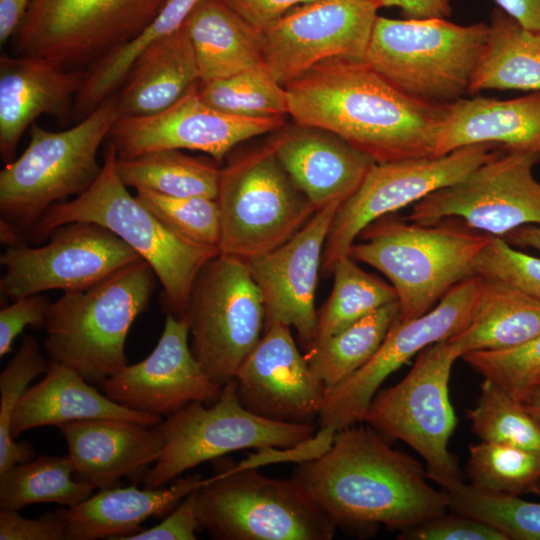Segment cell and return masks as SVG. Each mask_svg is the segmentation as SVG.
Listing matches in <instances>:
<instances>
[{"label":"cell","instance_id":"6da1fadb","mask_svg":"<svg viewBox=\"0 0 540 540\" xmlns=\"http://www.w3.org/2000/svg\"><path fill=\"white\" fill-rule=\"evenodd\" d=\"M284 87L295 124L331 132L376 163L434 156L448 103L406 94L365 60L330 58Z\"/></svg>","mask_w":540,"mask_h":540},{"label":"cell","instance_id":"7a4b0ae2","mask_svg":"<svg viewBox=\"0 0 540 540\" xmlns=\"http://www.w3.org/2000/svg\"><path fill=\"white\" fill-rule=\"evenodd\" d=\"M293 479L337 525L404 531L447 512L449 500L414 458L393 449L371 426L336 432L320 458L298 464Z\"/></svg>","mask_w":540,"mask_h":540},{"label":"cell","instance_id":"3957f363","mask_svg":"<svg viewBox=\"0 0 540 540\" xmlns=\"http://www.w3.org/2000/svg\"><path fill=\"white\" fill-rule=\"evenodd\" d=\"M116 159L115 150L108 145L95 182L74 199L48 208L23 240L41 243L57 227L71 222L101 225L151 266L163 288L165 312L183 318L199 271L220 250L190 241L163 224L128 192L117 173Z\"/></svg>","mask_w":540,"mask_h":540},{"label":"cell","instance_id":"277c9868","mask_svg":"<svg viewBox=\"0 0 540 540\" xmlns=\"http://www.w3.org/2000/svg\"><path fill=\"white\" fill-rule=\"evenodd\" d=\"M119 118L116 95L62 131L31 126L23 153L0 171V238L6 246L24 236L52 205L79 196L98 178L101 144Z\"/></svg>","mask_w":540,"mask_h":540},{"label":"cell","instance_id":"5b68a950","mask_svg":"<svg viewBox=\"0 0 540 540\" xmlns=\"http://www.w3.org/2000/svg\"><path fill=\"white\" fill-rule=\"evenodd\" d=\"M490 234L439 221L412 222L384 215L359 234L348 255L388 278L399 304V321L431 310L456 284L473 276L474 262Z\"/></svg>","mask_w":540,"mask_h":540},{"label":"cell","instance_id":"8992f818","mask_svg":"<svg viewBox=\"0 0 540 540\" xmlns=\"http://www.w3.org/2000/svg\"><path fill=\"white\" fill-rule=\"evenodd\" d=\"M155 276L141 258L51 302L43 342L48 359L73 368L92 384L102 385L119 372L128 365L126 338L149 305Z\"/></svg>","mask_w":540,"mask_h":540},{"label":"cell","instance_id":"52a82bcc","mask_svg":"<svg viewBox=\"0 0 540 540\" xmlns=\"http://www.w3.org/2000/svg\"><path fill=\"white\" fill-rule=\"evenodd\" d=\"M218 471L197 491L200 527L218 540H331L335 521L292 478L237 469L214 459Z\"/></svg>","mask_w":540,"mask_h":540},{"label":"cell","instance_id":"ba28073f","mask_svg":"<svg viewBox=\"0 0 540 540\" xmlns=\"http://www.w3.org/2000/svg\"><path fill=\"white\" fill-rule=\"evenodd\" d=\"M487 36L484 22L377 16L365 61L410 96L451 103L469 92Z\"/></svg>","mask_w":540,"mask_h":540},{"label":"cell","instance_id":"9c48e42d","mask_svg":"<svg viewBox=\"0 0 540 540\" xmlns=\"http://www.w3.org/2000/svg\"><path fill=\"white\" fill-rule=\"evenodd\" d=\"M216 199L220 253L246 261L281 246L316 212L269 142L227 160L220 169Z\"/></svg>","mask_w":540,"mask_h":540},{"label":"cell","instance_id":"30bf717a","mask_svg":"<svg viewBox=\"0 0 540 540\" xmlns=\"http://www.w3.org/2000/svg\"><path fill=\"white\" fill-rule=\"evenodd\" d=\"M460 357L447 339L426 347L400 382L375 394L362 420L415 450L427 465L429 479L446 491L462 483L448 450L457 424L448 386L452 366Z\"/></svg>","mask_w":540,"mask_h":540},{"label":"cell","instance_id":"8fae6325","mask_svg":"<svg viewBox=\"0 0 540 540\" xmlns=\"http://www.w3.org/2000/svg\"><path fill=\"white\" fill-rule=\"evenodd\" d=\"M168 0H31L11 38L16 55L86 70L135 39Z\"/></svg>","mask_w":540,"mask_h":540},{"label":"cell","instance_id":"7c38bea8","mask_svg":"<svg viewBox=\"0 0 540 540\" xmlns=\"http://www.w3.org/2000/svg\"><path fill=\"white\" fill-rule=\"evenodd\" d=\"M192 402L154 426L163 449L142 479L146 487H163L205 461L243 450L294 445L312 436L313 423H288L260 417L240 402L234 379L216 402Z\"/></svg>","mask_w":540,"mask_h":540},{"label":"cell","instance_id":"4fadbf2b","mask_svg":"<svg viewBox=\"0 0 540 540\" xmlns=\"http://www.w3.org/2000/svg\"><path fill=\"white\" fill-rule=\"evenodd\" d=\"M185 317L193 355L223 386L264 332V301L248 262L222 253L210 259L193 283Z\"/></svg>","mask_w":540,"mask_h":540},{"label":"cell","instance_id":"5bb4252c","mask_svg":"<svg viewBox=\"0 0 540 540\" xmlns=\"http://www.w3.org/2000/svg\"><path fill=\"white\" fill-rule=\"evenodd\" d=\"M503 151L496 144L481 143L442 156L375 163L355 193L334 214L323 249L322 274H332L334 265L348 255L370 223L461 181Z\"/></svg>","mask_w":540,"mask_h":540},{"label":"cell","instance_id":"9a60e30c","mask_svg":"<svg viewBox=\"0 0 540 540\" xmlns=\"http://www.w3.org/2000/svg\"><path fill=\"white\" fill-rule=\"evenodd\" d=\"M535 153L503 151L461 181L442 187L412 205L407 220L423 224L459 217L464 224L504 237L528 224L540 225V183Z\"/></svg>","mask_w":540,"mask_h":540},{"label":"cell","instance_id":"2e32d148","mask_svg":"<svg viewBox=\"0 0 540 540\" xmlns=\"http://www.w3.org/2000/svg\"><path fill=\"white\" fill-rule=\"evenodd\" d=\"M141 257L107 228L92 222L57 227L43 246H6L0 290L12 301L48 290L87 289Z\"/></svg>","mask_w":540,"mask_h":540},{"label":"cell","instance_id":"e0dca14e","mask_svg":"<svg viewBox=\"0 0 540 540\" xmlns=\"http://www.w3.org/2000/svg\"><path fill=\"white\" fill-rule=\"evenodd\" d=\"M481 277L470 276L453 286L425 314L407 321L397 318L374 356L340 384L326 388L319 425L336 431L362 422L380 385L426 347L450 338L473 313Z\"/></svg>","mask_w":540,"mask_h":540},{"label":"cell","instance_id":"ac0fdd59","mask_svg":"<svg viewBox=\"0 0 540 540\" xmlns=\"http://www.w3.org/2000/svg\"><path fill=\"white\" fill-rule=\"evenodd\" d=\"M377 0H314L292 8L264 31L263 63L285 85L330 58L365 60Z\"/></svg>","mask_w":540,"mask_h":540},{"label":"cell","instance_id":"d6986e66","mask_svg":"<svg viewBox=\"0 0 540 540\" xmlns=\"http://www.w3.org/2000/svg\"><path fill=\"white\" fill-rule=\"evenodd\" d=\"M198 88L161 112L119 117L108 135V145L119 158L187 149L221 163L239 143L284 127L285 117L249 118L217 110L202 101Z\"/></svg>","mask_w":540,"mask_h":540},{"label":"cell","instance_id":"ffe728a7","mask_svg":"<svg viewBox=\"0 0 540 540\" xmlns=\"http://www.w3.org/2000/svg\"><path fill=\"white\" fill-rule=\"evenodd\" d=\"M186 317L167 315L160 339L142 361L126 365L102 384L114 402L138 412L170 415L192 402L213 404L222 385L203 370L188 343Z\"/></svg>","mask_w":540,"mask_h":540},{"label":"cell","instance_id":"44dd1931","mask_svg":"<svg viewBox=\"0 0 540 540\" xmlns=\"http://www.w3.org/2000/svg\"><path fill=\"white\" fill-rule=\"evenodd\" d=\"M338 207L330 205L317 210L281 246L247 260L264 301V331L276 324L293 327L306 351L316 338L318 273L326 237Z\"/></svg>","mask_w":540,"mask_h":540},{"label":"cell","instance_id":"7402d4cb","mask_svg":"<svg viewBox=\"0 0 540 540\" xmlns=\"http://www.w3.org/2000/svg\"><path fill=\"white\" fill-rule=\"evenodd\" d=\"M290 328L276 324L264 331L233 378L236 392L241 404L260 417L313 423L326 387L300 353Z\"/></svg>","mask_w":540,"mask_h":540},{"label":"cell","instance_id":"603a6c76","mask_svg":"<svg viewBox=\"0 0 540 540\" xmlns=\"http://www.w3.org/2000/svg\"><path fill=\"white\" fill-rule=\"evenodd\" d=\"M288 175L316 211L341 205L376 163L339 136L296 124L269 141Z\"/></svg>","mask_w":540,"mask_h":540},{"label":"cell","instance_id":"cb8c5ba5","mask_svg":"<svg viewBox=\"0 0 540 540\" xmlns=\"http://www.w3.org/2000/svg\"><path fill=\"white\" fill-rule=\"evenodd\" d=\"M84 70H68L44 60L0 56V154L5 164L16 158L18 143L36 118L59 120L72 116L75 97L83 84Z\"/></svg>","mask_w":540,"mask_h":540},{"label":"cell","instance_id":"d4e9b609","mask_svg":"<svg viewBox=\"0 0 540 540\" xmlns=\"http://www.w3.org/2000/svg\"><path fill=\"white\" fill-rule=\"evenodd\" d=\"M74 474L94 489L115 486L121 478L144 475L160 457L155 427L120 419L72 421L58 426Z\"/></svg>","mask_w":540,"mask_h":540},{"label":"cell","instance_id":"484cf974","mask_svg":"<svg viewBox=\"0 0 540 540\" xmlns=\"http://www.w3.org/2000/svg\"><path fill=\"white\" fill-rule=\"evenodd\" d=\"M481 143L540 155V92L508 100L462 97L448 103L434 156Z\"/></svg>","mask_w":540,"mask_h":540},{"label":"cell","instance_id":"4316f807","mask_svg":"<svg viewBox=\"0 0 540 540\" xmlns=\"http://www.w3.org/2000/svg\"><path fill=\"white\" fill-rule=\"evenodd\" d=\"M90 419H120L154 427L162 416L124 407L100 393L73 368L51 362L45 376L29 386L20 399L10 432L15 439L33 428Z\"/></svg>","mask_w":540,"mask_h":540},{"label":"cell","instance_id":"83f0119b","mask_svg":"<svg viewBox=\"0 0 540 540\" xmlns=\"http://www.w3.org/2000/svg\"><path fill=\"white\" fill-rule=\"evenodd\" d=\"M206 482L199 474L176 480L170 487H110L61 509L66 540H119L138 532L148 518L168 514L182 499Z\"/></svg>","mask_w":540,"mask_h":540},{"label":"cell","instance_id":"f1b7e54d","mask_svg":"<svg viewBox=\"0 0 540 540\" xmlns=\"http://www.w3.org/2000/svg\"><path fill=\"white\" fill-rule=\"evenodd\" d=\"M199 85L194 52L181 27L153 41L137 56L115 93L119 117L161 112Z\"/></svg>","mask_w":540,"mask_h":540},{"label":"cell","instance_id":"f546056e","mask_svg":"<svg viewBox=\"0 0 540 540\" xmlns=\"http://www.w3.org/2000/svg\"><path fill=\"white\" fill-rule=\"evenodd\" d=\"M181 27L191 43L200 84L263 63L264 32L222 0H200Z\"/></svg>","mask_w":540,"mask_h":540},{"label":"cell","instance_id":"4dcf8cb0","mask_svg":"<svg viewBox=\"0 0 540 540\" xmlns=\"http://www.w3.org/2000/svg\"><path fill=\"white\" fill-rule=\"evenodd\" d=\"M540 334V301L498 280L481 277L470 320L447 340L460 356L519 346Z\"/></svg>","mask_w":540,"mask_h":540},{"label":"cell","instance_id":"1f68e13d","mask_svg":"<svg viewBox=\"0 0 540 540\" xmlns=\"http://www.w3.org/2000/svg\"><path fill=\"white\" fill-rule=\"evenodd\" d=\"M486 89L540 92V31H532L498 7L469 92Z\"/></svg>","mask_w":540,"mask_h":540},{"label":"cell","instance_id":"d6a6232c","mask_svg":"<svg viewBox=\"0 0 540 540\" xmlns=\"http://www.w3.org/2000/svg\"><path fill=\"white\" fill-rule=\"evenodd\" d=\"M213 158L165 149L116 159V170L127 187L147 189L173 197L218 195L220 169Z\"/></svg>","mask_w":540,"mask_h":540},{"label":"cell","instance_id":"836d02e7","mask_svg":"<svg viewBox=\"0 0 540 540\" xmlns=\"http://www.w3.org/2000/svg\"><path fill=\"white\" fill-rule=\"evenodd\" d=\"M398 313V301L388 303L314 344L305 354L310 369L326 388L345 381L378 351Z\"/></svg>","mask_w":540,"mask_h":540},{"label":"cell","instance_id":"e575fe53","mask_svg":"<svg viewBox=\"0 0 540 540\" xmlns=\"http://www.w3.org/2000/svg\"><path fill=\"white\" fill-rule=\"evenodd\" d=\"M68 455H43L0 473V509L17 510L37 503L71 507L88 498L94 488L73 479Z\"/></svg>","mask_w":540,"mask_h":540},{"label":"cell","instance_id":"d590c367","mask_svg":"<svg viewBox=\"0 0 540 540\" xmlns=\"http://www.w3.org/2000/svg\"><path fill=\"white\" fill-rule=\"evenodd\" d=\"M332 275L334 281L331 294L317 312L314 344L333 336L380 307L398 301L391 284L365 272L349 255L337 261Z\"/></svg>","mask_w":540,"mask_h":540},{"label":"cell","instance_id":"8d00e7d4","mask_svg":"<svg viewBox=\"0 0 540 540\" xmlns=\"http://www.w3.org/2000/svg\"><path fill=\"white\" fill-rule=\"evenodd\" d=\"M198 94L207 105L232 115L249 118L288 115L285 87L264 63L200 84Z\"/></svg>","mask_w":540,"mask_h":540},{"label":"cell","instance_id":"74e56055","mask_svg":"<svg viewBox=\"0 0 540 540\" xmlns=\"http://www.w3.org/2000/svg\"><path fill=\"white\" fill-rule=\"evenodd\" d=\"M467 474L482 491L520 496L540 494V453L481 441L469 446Z\"/></svg>","mask_w":540,"mask_h":540},{"label":"cell","instance_id":"f35d334b","mask_svg":"<svg viewBox=\"0 0 540 540\" xmlns=\"http://www.w3.org/2000/svg\"><path fill=\"white\" fill-rule=\"evenodd\" d=\"M50 364L38 340L24 336L0 374V473L16 464L32 460L34 456L35 450L30 443L14 440L10 425L13 413L30 383L45 374Z\"/></svg>","mask_w":540,"mask_h":540},{"label":"cell","instance_id":"ab89813d","mask_svg":"<svg viewBox=\"0 0 540 540\" xmlns=\"http://www.w3.org/2000/svg\"><path fill=\"white\" fill-rule=\"evenodd\" d=\"M467 417L481 441L540 453V426L518 400L489 379L484 378L476 405Z\"/></svg>","mask_w":540,"mask_h":540},{"label":"cell","instance_id":"60d3db41","mask_svg":"<svg viewBox=\"0 0 540 540\" xmlns=\"http://www.w3.org/2000/svg\"><path fill=\"white\" fill-rule=\"evenodd\" d=\"M447 495L450 511L486 523L508 540H540V503L482 491L464 482Z\"/></svg>","mask_w":540,"mask_h":540},{"label":"cell","instance_id":"b9f144b4","mask_svg":"<svg viewBox=\"0 0 540 540\" xmlns=\"http://www.w3.org/2000/svg\"><path fill=\"white\" fill-rule=\"evenodd\" d=\"M136 198L163 224L195 243L219 248L221 218L217 199L173 197L136 189Z\"/></svg>","mask_w":540,"mask_h":540},{"label":"cell","instance_id":"7bdbcfd3","mask_svg":"<svg viewBox=\"0 0 540 540\" xmlns=\"http://www.w3.org/2000/svg\"><path fill=\"white\" fill-rule=\"evenodd\" d=\"M461 358L520 401L540 378V334L513 348L473 351Z\"/></svg>","mask_w":540,"mask_h":540},{"label":"cell","instance_id":"ee69618b","mask_svg":"<svg viewBox=\"0 0 540 540\" xmlns=\"http://www.w3.org/2000/svg\"><path fill=\"white\" fill-rule=\"evenodd\" d=\"M473 275L504 282L540 301V258L513 248L502 237L490 236L474 262Z\"/></svg>","mask_w":540,"mask_h":540},{"label":"cell","instance_id":"f6af8a7d","mask_svg":"<svg viewBox=\"0 0 540 540\" xmlns=\"http://www.w3.org/2000/svg\"><path fill=\"white\" fill-rule=\"evenodd\" d=\"M200 0H168L156 18L135 39L108 53L101 62L103 72L114 81L123 80L137 56L153 41L180 29Z\"/></svg>","mask_w":540,"mask_h":540},{"label":"cell","instance_id":"bcb514c9","mask_svg":"<svg viewBox=\"0 0 540 540\" xmlns=\"http://www.w3.org/2000/svg\"><path fill=\"white\" fill-rule=\"evenodd\" d=\"M404 540H508L490 525L456 512L444 513L410 529L400 531Z\"/></svg>","mask_w":540,"mask_h":540},{"label":"cell","instance_id":"7dc6e473","mask_svg":"<svg viewBox=\"0 0 540 540\" xmlns=\"http://www.w3.org/2000/svg\"><path fill=\"white\" fill-rule=\"evenodd\" d=\"M336 432L331 427H320L312 436L294 445L259 448L234 466L237 469H257L272 464H301L312 461L320 458L331 448Z\"/></svg>","mask_w":540,"mask_h":540},{"label":"cell","instance_id":"c3c4849f","mask_svg":"<svg viewBox=\"0 0 540 540\" xmlns=\"http://www.w3.org/2000/svg\"><path fill=\"white\" fill-rule=\"evenodd\" d=\"M67 523L61 509L28 519L17 510L0 509V540H66Z\"/></svg>","mask_w":540,"mask_h":540},{"label":"cell","instance_id":"681fc988","mask_svg":"<svg viewBox=\"0 0 540 540\" xmlns=\"http://www.w3.org/2000/svg\"><path fill=\"white\" fill-rule=\"evenodd\" d=\"M51 302L47 296L33 294L14 300L0 311V357L10 352L15 338L27 326L44 328Z\"/></svg>","mask_w":540,"mask_h":540},{"label":"cell","instance_id":"f907efd6","mask_svg":"<svg viewBox=\"0 0 540 540\" xmlns=\"http://www.w3.org/2000/svg\"><path fill=\"white\" fill-rule=\"evenodd\" d=\"M198 489L182 499L157 525L119 540H195L196 530L201 528L196 507Z\"/></svg>","mask_w":540,"mask_h":540},{"label":"cell","instance_id":"816d5d0a","mask_svg":"<svg viewBox=\"0 0 540 540\" xmlns=\"http://www.w3.org/2000/svg\"><path fill=\"white\" fill-rule=\"evenodd\" d=\"M234 12L263 32L292 8L314 0H222Z\"/></svg>","mask_w":540,"mask_h":540},{"label":"cell","instance_id":"f5cc1de1","mask_svg":"<svg viewBox=\"0 0 540 540\" xmlns=\"http://www.w3.org/2000/svg\"><path fill=\"white\" fill-rule=\"evenodd\" d=\"M380 7L399 8L407 19H446L452 12L450 0H378Z\"/></svg>","mask_w":540,"mask_h":540},{"label":"cell","instance_id":"db71d44e","mask_svg":"<svg viewBox=\"0 0 540 540\" xmlns=\"http://www.w3.org/2000/svg\"><path fill=\"white\" fill-rule=\"evenodd\" d=\"M497 7L525 28L540 31V0H494Z\"/></svg>","mask_w":540,"mask_h":540},{"label":"cell","instance_id":"11a10c76","mask_svg":"<svg viewBox=\"0 0 540 540\" xmlns=\"http://www.w3.org/2000/svg\"><path fill=\"white\" fill-rule=\"evenodd\" d=\"M31 0H0V44L11 40Z\"/></svg>","mask_w":540,"mask_h":540},{"label":"cell","instance_id":"9f6ffc18","mask_svg":"<svg viewBox=\"0 0 540 540\" xmlns=\"http://www.w3.org/2000/svg\"><path fill=\"white\" fill-rule=\"evenodd\" d=\"M502 238L511 245L531 247L540 251V225L538 224L520 226Z\"/></svg>","mask_w":540,"mask_h":540},{"label":"cell","instance_id":"6f0895ef","mask_svg":"<svg viewBox=\"0 0 540 540\" xmlns=\"http://www.w3.org/2000/svg\"><path fill=\"white\" fill-rule=\"evenodd\" d=\"M519 402L540 426V382L533 385Z\"/></svg>","mask_w":540,"mask_h":540},{"label":"cell","instance_id":"680465c9","mask_svg":"<svg viewBox=\"0 0 540 540\" xmlns=\"http://www.w3.org/2000/svg\"><path fill=\"white\" fill-rule=\"evenodd\" d=\"M538 382H540V378H539ZM538 382H537V383H538ZM534 385H535V384H534Z\"/></svg>","mask_w":540,"mask_h":540},{"label":"cell","instance_id":"91938a15","mask_svg":"<svg viewBox=\"0 0 540 540\" xmlns=\"http://www.w3.org/2000/svg\"><path fill=\"white\" fill-rule=\"evenodd\" d=\"M378 1V0H377Z\"/></svg>","mask_w":540,"mask_h":540}]
</instances>
